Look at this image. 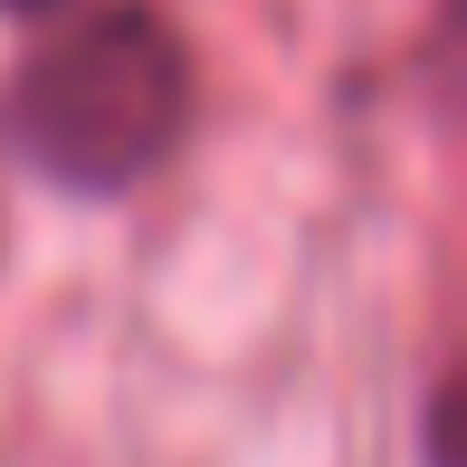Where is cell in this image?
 <instances>
[{
	"label": "cell",
	"mask_w": 467,
	"mask_h": 467,
	"mask_svg": "<svg viewBox=\"0 0 467 467\" xmlns=\"http://www.w3.org/2000/svg\"><path fill=\"white\" fill-rule=\"evenodd\" d=\"M191 124V48L162 10L143 0H96L57 38H38L29 67L0 96V134L38 182L115 201L143 172H162V153Z\"/></svg>",
	"instance_id": "6da1fadb"
},
{
	"label": "cell",
	"mask_w": 467,
	"mask_h": 467,
	"mask_svg": "<svg viewBox=\"0 0 467 467\" xmlns=\"http://www.w3.org/2000/svg\"><path fill=\"white\" fill-rule=\"evenodd\" d=\"M0 10H77V0H0Z\"/></svg>",
	"instance_id": "7a4b0ae2"
}]
</instances>
